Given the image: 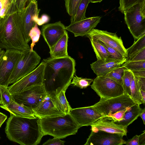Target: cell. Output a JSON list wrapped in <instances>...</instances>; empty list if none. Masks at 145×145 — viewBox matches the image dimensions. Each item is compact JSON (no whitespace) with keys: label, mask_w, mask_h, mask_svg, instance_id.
Returning <instances> with one entry per match:
<instances>
[{"label":"cell","mask_w":145,"mask_h":145,"mask_svg":"<svg viewBox=\"0 0 145 145\" xmlns=\"http://www.w3.org/2000/svg\"><path fill=\"white\" fill-rule=\"evenodd\" d=\"M142 0H120L118 10L122 13L124 11Z\"/></svg>","instance_id":"37"},{"label":"cell","mask_w":145,"mask_h":145,"mask_svg":"<svg viewBox=\"0 0 145 145\" xmlns=\"http://www.w3.org/2000/svg\"><path fill=\"white\" fill-rule=\"evenodd\" d=\"M136 103L126 94L108 99H100L93 106L104 117L107 115L130 108Z\"/></svg>","instance_id":"7"},{"label":"cell","mask_w":145,"mask_h":145,"mask_svg":"<svg viewBox=\"0 0 145 145\" xmlns=\"http://www.w3.org/2000/svg\"><path fill=\"white\" fill-rule=\"evenodd\" d=\"M91 87L100 99H108L124 94L122 86L105 76H97Z\"/></svg>","instance_id":"8"},{"label":"cell","mask_w":145,"mask_h":145,"mask_svg":"<svg viewBox=\"0 0 145 145\" xmlns=\"http://www.w3.org/2000/svg\"><path fill=\"white\" fill-rule=\"evenodd\" d=\"M131 72L134 76L138 77H145V69H141Z\"/></svg>","instance_id":"45"},{"label":"cell","mask_w":145,"mask_h":145,"mask_svg":"<svg viewBox=\"0 0 145 145\" xmlns=\"http://www.w3.org/2000/svg\"><path fill=\"white\" fill-rule=\"evenodd\" d=\"M41 34V31L38 27V25L36 24L34 27L31 30L29 33V36L32 40L30 50H33V48L36 43L39 40Z\"/></svg>","instance_id":"35"},{"label":"cell","mask_w":145,"mask_h":145,"mask_svg":"<svg viewBox=\"0 0 145 145\" xmlns=\"http://www.w3.org/2000/svg\"><path fill=\"white\" fill-rule=\"evenodd\" d=\"M145 61V48L134 56L131 58L126 61Z\"/></svg>","instance_id":"40"},{"label":"cell","mask_w":145,"mask_h":145,"mask_svg":"<svg viewBox=\"0 0 145 145\" xmlns=\"http://www.w3.org/2000/svg\"><path fill=\"white\" fill-rule=\"evenodd\" d=\"M3 20V18H1L0 17V25L2 23Z\"/></svg>","instance_id":"54"},{"label":"cell","mask_w":145,"mask_h":145,"mask_svg":"<svg viewBox=\"0 0 145 145\" xmlns=\"http://www.w3.org/2000/svg\"><path fill=\"white\" fill-rule=\"evenodd\" d=\"M126 68L123 65L112 70L103 76L108 77L122 86V77Z\"/></svg>","instance_id":"29"},{"label":"cell","mask_w":145,"mask_h":145,"mask_svg":"<svg viewBox=\"0 0 145 145\" xmlns=\"http://www.w3.org/2000/svg\"><path fill=\"white\" fill-rule=\"evenodd\" d=\"M46 95L42 85L34 86L19 93L11 94L16 102L33 110L38 106Z\"/></svg>","instance_id":"9"},{"label":"cell","mask_w":145,"mask_h":145,"mask_svg":"<svg viewBox=\"0 0 145 145\" xmlns=\"http://www.w3.org/2000/svg\"><path fill=\"white\" fill-rule=\"evenodd\" d=\"M2 101L1 99V87H0V104L2 105Z\"/></svg>","instance_id":"53"},{"label":"cell","mask_w":145,"mask_h":145,"mask_svg":"<svg viewBox=\"0 0 145 145\" xmlns=\"http://www.w3.org/2000/svg\"><path fill=\"white\" fill-rule=\"evenodd\" d=\"M65 91H63L52 98L55 106L60 112L65 114L69 113L71 108L68 102L65 95Z\"/></svg>","instance_id":"24"},{"label":"cell","mask_w":145,"mask_h":145,"mask_svg":"<svg viewBox=\"0 0 145 145\" xmlns=\"http://www.w3.org/2000/svg\"><path fill=\"white\" fill-rule=\"evenodd\" d=\"M100 42L105 47L109 54L111 59L120 61L127 59V57L125 56L114 48L108 46L103 42Z\"/></svg>","instance_id":"34"},{"label":"cell","mask_w":145,"mask_h":145,"mask_svg":"<svg viewBox=\"0 0 145 145\" xmlns=\"http://www.w3.org/2000/svg\"><path fill=\"white\" fill-rule=\"evenodd\" d=\"M139 136L136 135L132 138L126 141L125 144L126 145H139Z\"/></svg>","instance_id":"42"},{"label":"cell","mask_w":145,"mask_h":145,"mask_svg":"<svg viewBox=\"0 0 145 145\" xmlns=\"http://www.w3.org/2000/svg\"><path fill=\"white\" fill-rule=\"evenodd\" d=\"M87 37L90 40L92 47L96 54L97 59L103 60L108 59H111L109 54L99 41L93 37Z\"/></svg>","instance_id":"25"},{"label":"cell","mask_w":145,"mask_h":145,"mask_svg":"<svg viewBox=\"0 0 145 145\" xmlns=\"http://www.w3.org/2000/svg\"><path fill=\"white\" fill-rule=\"evenodd\" d=\"M103 0H91V2L92 3L100 2Z\"/></svg>","instance_id":"51"},{"label":"cell","mask_w":145,"mask_h":145,"mask_svg":"<svg viewBox=\"0 0 145 145\" xmlns=\"http://www.w3.org/2000/svg\"><path fill=\"white\" fill-rule=\"evenodd\" d=\"M141 94L142 100L143 103L144 104H145V91L142 90H140Z\"/></svg>","instance_id":"50"},{"label":"cell","mask_w":145,"mask_h":145,"mask_svg":"<svg viewBox=\"0 0 145 145\" xmlns=\"http://www.w3.org/2000/svg\"><path fill=\"white\" fill-rule=\"evenodd\" d=\"M0 48L22 52L30 50L22 35L21 12L10 13L3 18L0 25Z\"/></svg>","instance_id":"3"},{"label":"cell","mask_w":145,"mask_h":145,"mask_svg":"<svg viewBox=\"0 0 145 145\" xmlns=\"http://www.w3.org/2000/svg\"><path fill=\"white\" fill-rule=\"evenodd\" d=\"M22 52L6 50L0 58V85L8 87L10 76L20 57Z\"/></svg>","instance_id":"10"},{"label":"cell","mask_w":145,"mask_h":145,"mask_svg":"<svg viewBox=\"0 0 145 145\" xmlns=\"http://www.w3.org/2000/svg\"><path fill=\"white\" fill-rule=\"evenodd\" d=\"M65 26L61 21L43 25L41 34L48 45L52 48L67 31Z\"/></svg>","instance_id":"16"},{"label":"cell","mask_w":145,"mask_h":145,"mask_svg":"<svg viewBox=\"0 0 145 145\" xmlns=\"http://www.w3.org/2000/svg\"><path fill=\"white\" fill-rule=\"evenodd\" d=\"M5 132L9 140L21 145H37L43 136L39 118L18 117L11 113L6 122Z\"/></svg>","instance_id":"2"},{"label":"cell","mask_w":145,"mask_h":145,"mask_svg":"<svg viewBox=\"0 0 145 145\" xmlns=\"http://www.w3.org/2000/svg\"><path fill=\"white\" fill-rule=\"evenodd\" d=\"M91 130L104 131L108 133L126 136L127 127L115 123L113 121L107 120L105 117L99 119L91 126Z\"/></svg>","instance_id":"19"},{"label":"cell","mask_w":145,"mask_h":145,"mask_svg":"<svg viewBox=\"0 0 145 145\" xmlns=\"http://www.w3.org/2000/svg\"><path fill=\"white\" fill-rule=\"evenodd\" d=\"M137 77L138 84L140 90L145 91V77Z\"/></svg>","instance_id":"44"},{"label":"cell","mask_w":145,"mask_h":145,"mask_svg":"<svg viewBox=\"0 0 145 145\" xmlns=\"http://www.w3.org/2000/svg\"><path fill=\"white\" fill-rule=\"evenodd\" d=\"M69 38L66 31L64 35L50 49L49 52L50 57L57 58L68 57L67 43Z\"/></svg>","instance_id":"22"},{"label":"cell","mask_w":145,"mask_h":145,"mask_svg":"<svg viewBox=\"0 0 145 145\" xmlns=\"http://www.w3.org/2000/svg\"><path fill=\"white\" fill-rule=\"evenodd\" d=\"M40 11L37 0H30L24 10L21 12L22 35L24 39L27 43L31 40L29 33L37 23Z\"/></svg>","instance_id":"12"},{"label":"cell","mask_w":145,"mask_h":145,"mask_svg":"<svg viewBox=\"0 0 145 145\" xmlns=\"http://www.w3.org/2000/svg\"><path fill=\"white\" fill-rule=\"evenodd\" d=\"M5 51L3 50H2L0 51V58L5 53Z\"/></svg>","instance_id":"52"},{"label":"cell","mask_w":145,"mask_h":145,"mask_svg":"<svg viewBox=\"0 0 145 145\" xmlns=\"http://www.w3.org/2000/svg\"><path fill=\"white\" fill-rule=\"evenodd\" d=\"M2 105L7 106L13 100L12 95L9 91L8 87L0 85Z\"/></svg>","instance_id":"36"},{"label":"cell","mask_w":145,"mask_h":145,"mask_svg":"<svg viewBox=\"0 0 145 145\" xmlns=\"http://www.w3.org/2000/svg\"><path fill=\"white\" fill-rule=\"evenodd\" d=\"M44 67V64L42 61L32 71L8 87L11 94L19 93L34 86L42 85Z\"/></svg>","instance_id":"11"},{"label":"cell","mask_w":145,"mask_h":145,"mask_svg":"<svg viewBox=\"0 0 145 145\" xmlns=\"http://www.w3.org/2000/svg\"><path fill=\"white\" fill-rule=\"evenodd\" d=\"M145 48V33L141 36L133 44L127 49V61L131 58L136 54Z\"/></svg>","instance_id":"26"},{"label":"cell","mask_w":145,"mask_h":145,"mask_svg":"<svg viewBox=\"0 0 145 145\" xmlns=\"http://www.w3.org/2000/svg\"><path fill=\"white\" fill-rule=\"evenodd\" d=\"M91 0H81L75 14L71 18V23L82 20L86 18L85 14L88 6Z\"/></svg>","instance_id":"28"},{"label":"cell","mask_w":145,"mask_h":145,"mask_svg":"<svg viewBox=\"0 0 145 145\" xmlns=\"http://www.w3.org/2000/svg\"><path fill=\"white\" fill-rule=\"evenodd\" d=\"M40 59V57L33 50L22 52L10 76L9 84L14 83L32 71L39 63Z\"/></svg>","instance_id":"6"},{"label":"cell","mask_w":145,"mask_h":145,"mask_svg":"<svg viewBox=\"0 0 145 145\" xmlns=\"http://www.w3.org/2000/svg\"><path fill=\"white\" fill-rule=\"evenodd\" d=\"M39 122L43 136L49 135L60 139L75 134L80 128L69 113L39 118Z\"/></svg>","instance_id":"4"},{"label":"cell","mask_w":145,"mask_h":145,"mask_svg":"<svg viewBox=\"0 0 145 145\" xmlns=\"http://www.w3.org/2000/svg\"><path fill=\"white\" fill-rule=\"evenodd\" d=\"M126 69L131 71L145 69V61H126L123 65Z\"/></svg>","instance_id":"32"},{"label":"cell","mask_w":145,"mask_h":145,"mask_svg":"<svg viewBox=\"0 0 145 145\" xmlns=\"http://www.w3.org/2000/svg\"><path fill=\"white\" fill-rule=\"evenodd\" d=\"M65 142L64 141L61 140L60 139L54 138L53 139H49L44 143L42 145H64Z\"/></svg>","instance_id":"41"},{"label":"cell","mask_w":145,"mask_h":145,"mask_svg":"<svg viewBox=\"0 0 145 145\" xmlns=\"http://www.w3.org/2000/svg\"><path fill=\"white\" fill-rule=\"evenodd\" d=\"M142 110L139 105L136 104L128 109L120 120L114 121L117 124L127 128L139 116Z\"/></svg>","instance_id":"23"},{"label":"cell","mask_w":145,"mask_h":145,"mask_svg":"<svg viewBox=\"0 0 145 145\" xmlns=\"http://www.w3.org/2000/svg\"><path fill=\"white\" fill-rule=\"evenodd\" d=\"M81 0H65L67 12L70 16H73L76 13Z\"/></svg>","instance_id":"33"},{"label":"cell","mask_w":145,"mask_h":145,"mask_svg":"<svg viewBox=\"0 0 145 145\" xmlns=\"http://www.w3.org/2000/svg\"><path fill=\"white\" fill-rule=\"evenodd\" d=\"M93 37L100 42L114 48L127 57V49L124 47L121 37L115 33L96 29H93L86 35Z\"/></svg>","instance_id":"14"},{"label":"cell","mask_w":145,"mask_h":145,"mask_svg":"<svg viewBox=\"0 0 145 145\" xmlns=\"http://www.w3.org/2000/svg\"><path fill=\"white\" fill-rule=\"evenodd\" d=\"M0 107L16 116L30 118H36L32 109L20 105L13 100L8 105H0Z\"/></svg>","instance_id":"21"},{"label":"cell","mask_w":145,"mask_h":145,"mask_svg":"<svg viewBox=\"0 0 145 145\" xmlns=\"http://www.w3.org/2000/svg\"><path fill=\"white\" fill-rule=\"evenodd\" d=\"M44 64L42 85L52 99L63 91H66L75 74L76 62L68 57L43 59Z\"/></svg>","instance_id":"1"},{"label":"cell","mask_w":145,"mask_h":145,"mask_svg":"<svg viewBox=\"0 0 145 145\" xmlns=\"http://www.w3.org/2000/svg\"><path fill=\"white\" fill-rule=\"evenodd\" d=\"M33 110L35 116L39 119L65 115L57 109L52 98L47 94L38 106Z\"/></svg>","instance_id":"18"},{"label":"cell","mask_w":145,"mask_h":145,"mask_svg":"<svg viewBox=\"0 0 145 145\" xmlns=\"http://www.w3.org/2000/svg\"><path fill=\"white\" fill-rule=\"evenodd\" d=\"M130 90L131 97L135 103L139 105L144 104L138 87V77L133 74L130 85Z\"/></svg>","instance_id":"27"},{"label":"cell","mask_w":145,"mask_h":145,"mask_svg":"<svg viewBox=\"0 0 145 145\" xmlns=\"http://www.w3.org/2000/svg\"><path fill=\"white\" fill-rule=\"evenodd\" d=\"M71 84L79 88L80 89L87 88L90 85L93 80L92 79L83 78L77 76L75 74L72 78Z\"/></svg>","instance_id":"31"},{"label":"cell","mask_w":145,"mask_h":145,"mask_svg":"<svg viewBox=\"0 0 145 145\" xmlns=\"http://www.w3.org/2000/svg\"><path fill=\"white\" fill-rule=\"evenodd\" d=\"M123 14L125 23L135 41L145 33V0L133 5Z\"/></svg>","instance_id":"5"},{"label":"cell","mask_w":145,"mask_h":145,"mask_svg":"<svg viewBox=\"0 0 145 145\" xmlns=\"http://www.w3.org/2000/svg\"><path fill=\"white\" fill-rule=\"evenodd\" d=\"M0 1L5 4H11L14 3V0H0Z\"/></svg>","instance_id":"49"},{"label":"cell","mask_w":145,"mask_h":145,"mask_svg":"<svg viewBox=\"0 0 145 145\" xmlns=\"http://www.w3.org/2000/svg\"><path fill=\"white\" fill-rule=\"evenodd\" d=\"M143 133L139 135L138 142L139 145H145V131Z\"/></svg>","instance_id":"46"},{"label":"cell","mask_w":145,"mask_h":145,"mask_svg":"<svg viewBox=\"0 0 145 145\" xmlns=\"http://www.w3.org/2000/svg\"><path fill=\"white\" fill-rule=\"evenodd\" d=\"M7 118V116L0 112V127Z\"/></svg>","instance_id":"47"},{"label":"cell","mask_w":145,"mask_h":145,"mask_svg":"<svg viewBox=\"0 0 145 145\" xmlns=\"http://www.w3.org/2000/svg\"><path fill=\"white\" fill-rule=\"evenodd\" d=\"M99 16L86 18L80 21L71 24L65 27L66 30L72 33L75 37L86 35L100 22Z\"/></svg>","instance_id":"17"},{"label":"cell","mask_w":145,"mask_h":145,"mask_svg":"<svg viewBox=\"0 0 145 145\" xmlns=\"http://www.w3.org/2000/svg\"><path fill=\"white\" fill-rule=\"evenodd\" d=\"M49 20V17L47 15H43L40 18H39L37 24L39 25H41L47 22Z\"/></svg>","instance_id":"43"},{"label":"cell","mask_w":145,"mask_h":145,"mask_svg":"<svg viewBox=\"0 0 145 145\" xmlns=\"http://www.w3.org/2000/svg\"><path fill=\"white\" fill-rule=\"evenodd\" d=\"M69 114L80 128L83 126H91L99 119L104 117L93 105L75 108H71Z\"/></svg>","instance_id":"13"},{"label":"cell","mask_w":145,"mask_h":145,"mask_svg":"<svg viewBox=\"0 0 145 145\" xmlns=\"http://www.w3.org/2000/svg\"><path fill=\"white\" fill-rule=\"evenodd\" d=\"M129 108H126L114 114H108L104 117L107 120L113 121H120L121 119L125 113Z\"/></svg>","instance_id":"38"},{"label":"cell","mask_w":145,"mask_h":145,"mask_svg":"<svg viewBox=\"0 0 145 145\" xmlns=\"http://www.w3.org/2000/svg\"><path fill=\"white\" fill-rule=\"evenodd\" d=\"M122 135L101 130L91 131L84 145H122L126 141Z\"/></svg>","instance_id":"15"},{"label":"cell","mask_w":145,"mask_h":145,"mask_svg":"<svg viewBox=\"0 0 145 145\" xmlns=\"http://www.w3.org/2000/svg\"><path fill=\"white\" fill-rule=\"evenodd\" d=\"M142 119L143 123L144 125H145V108H144L143 109L142 111L139 115Z\"/></svg>","instance_id":"48"},{"label":"cell","mask_w":145,"mask_h":145,"mask_svg":"<svg viewBox=\"0 0 145 145\" xmlns=\"http://www.w3.org/2000/svg\"><path fill=\"white\" fill-rule=\"evenodd\" d=\"M127 60L120 61L110 59L103 60L97 59L90 64V67L97 76H103L122 66Z\"/></svg>","instance_id":"20"},{"label":"cell","mask_w":145,"mask_h":145,"mask_svg":"<svg viewBox=\"0 0 145 145\" xmlns=\"http://www.w3.org/2000/svg\"><path fill=\"white\" fill-rule=\"evenodd\" d=\"M30 0H14V3L17 11H22L25 7L27 3H29Z\"/></svg>","instance_id":"39"},{"label":"cell","mask_w":145,"mask_h":145,"mask_svg":"<svg viewBox=\"0 0 145 145\" xmlns=\"http://www.w3.org/2000/svg\"><path fill=\"white\" fill-rule=\"evenodd\" d=\"M133 74L131 72L127 69H125L122 77V86L124 94H126L131 97L130 85Z\"/></svg>","instance_id":"30"},{"label":"cell","mask_w":145,"mask_h":145,"mask_svg":"<svg viewBox=\"0 0 145 145\" xmlns=\"http://www.w3.org/2000/svg\"><path fill=\"white\" fill-rule=\"evenodd\" d=\"M2 50V49L0 48V51L1 50Z\"/></svg>","instance_id":"55"}]
</instances>
